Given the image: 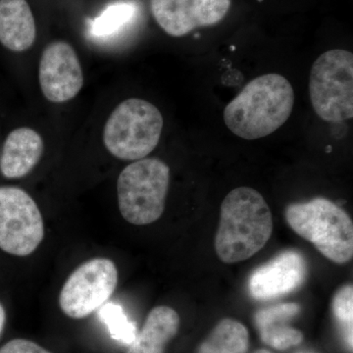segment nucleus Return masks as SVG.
I'll use <instances>...</instances> for the list:
<instances>
[{
  "label": "nucleus",
  "instance_id": "1",
  "mask_svg": "<svg viewBox=\"0 0 353 353\" xmlns=\"http://www.w3.org/2000/svg\"><path fill=\"white\" fill-rule=\"evenodd\" d=\"M273 219L268 204L252 188H236L221 204L215 250L221 261H245L260 252L270 240Z\"/></svg>",
  "mask_w": 353,
  "mask_h": 353
},
{
  "label": "nucleus",
  "instance_id": "2",
  "mask_svg": "<svg viewBox=\"0 0 353 353\" xmlns=\"http://www.w3.org/2000/svg\"><path fill=\"white\" fill-rule=\"evenodd\" d=\"M294 104L292 85L285 77L267 74L250 81L224 110L225 124L241 139L269 136L283 126Z\"/></svg>",
  "mask_w": 353,
  "mask_h": 353
},
{
  "label": "nucleus",
  "instance_id": "3",
  "mask_svg": "<svg viewBox=\"0 0 353 353\" xmlns=\"http://www.w3.org/2000/svg\"><path fill=\"white\" fill-rule=\"evenodd\" d=\"M285 220L299 236L334 263L343 264L353 256V224L340 206L324 197L292 203Z\"/></svg>",
  "mask_w": 353,
  "mask_h": 353
},
{
  "label": "nucleus",
  "instance_id": "4",
  "mask_svg": "<svg viewBox=\"0 0 353 353\" xmlns=\"http://www.w3.org/2000/svg\"><path fill=\"white\" fill-rule=\"evenodd\" d=\"M170 183V168L157 158L128 165L117 182L121 215L130 224L145 226L163 214Z\"/></svg>",
  "mask_w": 353,
  "mask_h": 353
},
{
  "label": "nucleus",
  "instance_id": "5",
  "mask_svg": "<svg viewBox=\"0 0 353 353\" xmlns=\"http://www.w3.org/2000/svg\"><path fill=\"white\" fill-rule=\"evenodd\" d=\"M162 129L163 117L157 106L130 99L111 113L104 127L103 143L118 159H143L157 148Z\"/></svg>",
  "mask_w": 353,
  "mask_h": 353
},
{
  "label": "nucleus",
  "instance_id": "6",
  "mask_svg": "<svg viewBox=\"0 0 353 353\" xmlns=\"http://www.w3.org/2000/svg\"><path fill=\"white\" fill-rule=\"evenodd\" d=\"M309 95L316 114L327 122L353 116V55L347 50L323 53L312 65Z\"/></svg>",
  "mask_w": 353,
  "mask_h": 353
},
{
  "label": "nucleus",
  "instance_id": "7",
  "mask_svg": "<svg viewBox=\"0 0 353 353\" xmlns=\"http://www.w3.org/2000/svg\"><path fill=\"white\" fill-rule=\"evenodd\" d=\"M44 236L36 201L18 187H0V250L24 257L36 252Z\"/></svg>",
  "mask_w": 353,
  "mask_h": 353
},
{
  "label": "nucleus",
  "instance_id": "8",
  "mask_svg": "<svg viewBox=\"0 0 353 353\" xmlns=\"http://www.w3.org/2000/svg\"><path fill=\"white\" fill-rule=\"evenodd\" d=\"M118 270L108 259L88 260L67 279L59 296L64 314L82 319L101 308L117 287Z\"/></svg>",
  "mask_w": 353,
  "mask_h": 353
},
{
  "label": "nucleus",
  "instance_id": "9",
  "mask_svg": "<svg viewBox=\"0 0 353 353\" xmlns=\"http://www.w3.org/2000/svg\"><path fill=\"white\" fill-rule=\"evenodd\" d=\"M39 85L46 99L54 103L73 99L83 85L80 60L75 50L65 41H53L41 54Z\"/></svg>",
  "mask_w": 353,
  "mask_h": 353
},
{
  "label": "nucleus",
  "instance_id": "10",
  "mask_svg": "<svg viewBox=\"0 0 353 353\" xmlns=\"http://www.w3.org/2000/svg\"><path fill=\"white\" fill-rule=\"evenodd\" d=\"M153 17L172 37H183L199 27L219 23L231 0H152Z\"/></svg>",
  "mask_w": 353,
  "mask_h": 353
},
{
  "label": "nucleus",
  "instance_id": "11",
  "mask_svg": "<svg viewBox=\"0 0 353 353\" xmlns=\"http://www.w3.org/2000/svg\"><path fill=\"white\" fill-rule=\"evenodd\" d=\"M307 265L301 253L287 250L254 270L248 292L257 301H270L294 292L303 285Z\"/></svg>",
  "mask_w": 353,
  "mask_h": 353
},
{
  "label": "nucleus",
  "instance_id": "12",
  "mask_svg": "<svg viewBox=\"0 0 353 353\" xmlns=\"http://www.w3.org/2000/svg\"><path fill=\"white\" fill-rule=\"evenodd\" d=\"M43 139L31 128L21 127L7 134L0 152V173L6 179H20L39 163Z\"/></svg>",
  "mask_w": 353,
  "mask_h": 353
},
{
  "label": "nucleus",
  "instance_id": "13",
  "mask_svg": "<svg viewBox=\"0 0 353 353\" xmlns=\"http://www.w3.org/2000/svg\"><path fill=\"white\" fill-rule=\"evenodd\" d=\"M36 36V22L27 0H0V44L12 52H23L32 48Z\"/></svg>",
  "mask_w": 353,
  "mask_h": 353
},
{
  "label": "nucleus",
  "instance_id": "14",
  "mask_svg": "<svg viewBox=\"0 0 353 353\" xmlns=\"http://www.w3.org/2000/svg\"><path fill=\"white\" fill-rule=\"evenodd\" d=\"M301 306L296 303H282L257 311L254 320L262 341L279 350L296 347L303 340V334L289 325L290 319L299 314Z\"/></svg>",
  "mask_w": 353,
  "mask_h": 353
},
{
  "label": "nucleus",
  "instance_id": "15",
  "mask_svg": "<svg viewBox=\"0 0 353 353\" xmlns=\"http://www.w3.org/2000/svg\"><path fill=\"white\" fill-rule=\"evenodd\" d=\"M180 327L176 311L168 306H157L150 311L141 332L128 348L127 353H164L166 345L175 338Z\"/></svg>",
  "mask_w": 353,
  "mask_h": 353
},
{
  "label": "nucleus",
  "instance_id": "16",
  "mask_svg": "<svg viewBox=\"0 0 353 353\" xmlns=\"http://www.w3.org/2000/svg\"><path fill=\"white\" fill-rule=\"evenodd\" d=\"M250 336L248 329L236 320H221L197 353H248Z\"/></svg>",
  "mask_w": 353,
  "mask_h": 353
},
{
  "label": "nucleus",
  "instance_id": "17",
  "mask_svg": "<svg viewBox=\"0 0 353 353\" xmlns=\"http://www.w3.org/2000/svg\"><path fill=\"white\" fill-rule=\"evenodd\" d=\"M137 12L138 7L132 2H116L106 7L99 17L90 22V31L97 38L113 36L129 24Z\"/></svg>",
  "mask_w": 353,
  "mask_h": 353
},
{
  "label": "nucleus",
  "instance_id": "18",
  "mask_svg": "<svg viewBox=\"0 0 353 353\" xmlns=\"http://www.w3.org/2000/svg\"><path fill=\"white\" fill-rule=\"evenodd\" d=\"M99 318L108 327L114 340L130 345L136 339L138 330L134 322L130 321L121 306L108 303L101 309Z\"/></svg>",
  "mask_w": 353,
  "mask_h": 353
},
{
  "label": "nucleus",
  "instance_id": "19",
  "mask_svg": "<svg viewBox=\"0 0 353 353\" xmlns=\"http://www.w3.org/2000/svg\"><path fill=\"white\" fill-rule=\"evenodd\" d=\"M334 318L340 324L345 334L350 350H352V319H353V288L352 285H345L334 294L333 299Z\"/></svg>",
  "mask_w": 353,
  "mask_h": 353
},
{
  "label": "nucleus",
  "instance_id": "20",
  "mask_svg": "<svg viewBox=\"0 0 353 353\" xmlns=\"http://www.w3.org/2000/svg\"><path fill=\"white\" fill-rule=\"evenodd\" d=\"M0 353H51L38 343L24 339H15L8 341L1 348Z\"/></svg>",
  "mask_w": 353,
  "mask_h": 353
},
{
  "label": "nucleus",
  "instance_id": "21",
  "mask_svg": "<svg viewBox=\"0 0 353 353\" xmlns=\"http://www.w3.org/2000/svg\"><path fill=\"white\" fill-rule=\"evenodd\" d=\"M6 313L4 310L3 305L0 303V336H1L2 331H3L4 325H6Z\"/></svg>",
  "mask_w": 353,
  "mask_h": 353
},
{
  "label": "nucleus",
  "instance_id": "22",
  "mask_svg": "<svg viewBox=\"0 0 353 353\" xmlns=\"http://www.w3.org/2000/svg\"><path fill=\"white\" fill-rule=\"evenodd\" d=\"M254 353H272L270 352H268V350H259L257 352H255Z\"/></svg>",
  "mask_w": 353,
  "mask_h": 353
},
{
  "label": "nucleus",
  "instance_id": "23",
  "mask_svg": "<svg viewBox=\"0 0 353 353\" xmlns=\"http://www.w3.org/2000/svg\"><path fill=\"white\" fill-rule=\"evenodd\" d=\"M259 1H262V0H259Z\"/></svg>",
  "mask_w": 353,
  "mask_h": 353
}]
</instances>
